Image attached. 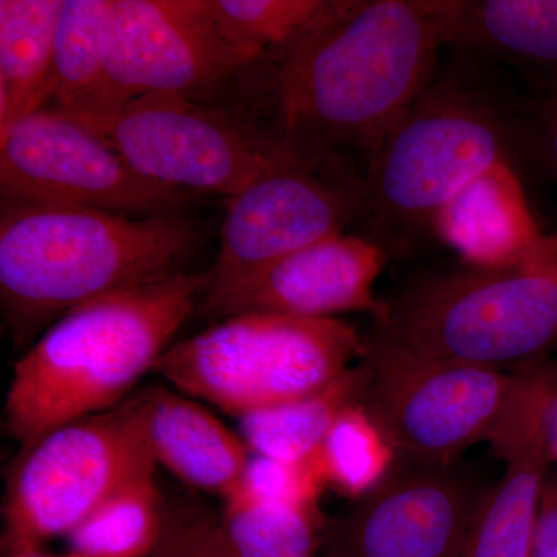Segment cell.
Listing matches in <instances>:
<instances>
[{"instance_id": "cell-1", "label": "cell", "mask_w": 557, "mask_h": 557, "mask_svg": "<svg viewBox=\"0 0 557 557\" xmlns=\"http://www.w3.org/2000/svg\"><path fill=\"white\" fill-rule=\"evenodd\" d=\"M443 46L434 0H351L281 61L259 65L267 127L325 161L368 164L437 75Z\"/></svg>"}, {"instance_id": "cell-2", "label": "cell", "mask_w": 557, "mask_h": 557, "mask_svg": "<svg viewBox=\"0 0 557 557\" xmlns=\"http://www.w3.org/2000/svg\"><path fill=\"white\" fill-rule=\"evenodd\" d=\"M197 244L185 215L131 218L2 196L0 302L14 343L90 300L180 273Z\"/></svg>"}, {"instance_id": "cell-3", "label": "cell", "mask_w": 557, "mask_h": 557, "mask_svg": "<svg viewBox=\"0 0 557 557\" xmlns=\"http://www.w3.org/2000/svg\"><path fill=\"white\" fill-rule=\"evenodd\" d=\"M208 287L209 273L180 271L58 319L14 364L5 399L11 437L28 449L50 432L129 398Z\"/></svg>"}, {"instance_id": "cell-4", "label": "cell", "mask_w": 557, "mask_h": 557, "mask_svg": "<svg viewBox=\"0 0 557 557\" xmlns=\"http://www.w3.org/2000/svg\"><path fill=\"white\" fill-rule=\"evenodd\" d=\"M467 69L437 72L366 164L361 218L368 237L386 249L434 237L435 220L454 197L512 164L507 108Z\"/></svg>"}, {"instance_id": "cell-5", "label": "cell", "mask_w": 557, "mask_h": 557, "mask_svg": "<svg viewBox=\"0 0 557 557\" xmlns=\"http://www.w3.org/2000/svg\"><path fill=\"white\" fill-rule=\"evenodd\" d=\"M376 335L440 359L507 370L557 344V248L511 269L418 281L392 300Z\"/></svg>"}, {"instance_id": "cell-6", "label": "cell", "mask_w": 557, "mask_h": 557, "mask_svg": "<svg viewBox=\"0 0 557 557\" xmlns=\"http://www.w3.org/2000/svg\"><path fill=\"white\" fill-rule=\"evenodd\" d=\"M366 338L341 318L239 314L172 344L156 372L242 418L317 394L354 368Z\"/></svg>"}, {"instance_id": "cell-7", "label": "cell", "mask_w": 557, "mask_h": 557, "mask_svg": "<svg viewBox=\"0 0 557 557\" xmlns=\"http://www.w3.org/2000/svg\"><path fill=\"white\" fill-rule=\"evenodd\" d=\"M141 394L73 421L28 449L11 472L3 500V555L67 537L116 491L156 471Z\"/></svg>"}, {"instance_id": "cell-8", "label": "cell", "mask_w": 557, "mask_h": 557, "mask_svg": "<svg viewBox=\"0 0 557 557\" xmlns=\"http://www.w3.org/2000/svg\"><path fill=\"white\" fill-rule=\"evenodd\" d=\"M72 116L104 138L143 177L225 200L271 168L306 156L267 126L189 98L148 95Z\"/></svg>"}, {"instance_id": "cell-9", "label": "cell", "mask_w": 557, "mask_h": 557, "mask_svg": "<svg viewBox=\"0 0 557 557\" xmlns=\"http://www.w3.org/2000/svg\"><path fill=\"white\" fill-rule=\"evenodd\" d=\"M362 361L370 416L397 453L437 468L490 442L519 384L518 372L426 357L376 333Z\"/></svg>"}, {"instance_id": "cell-10", "label": "cell", "mask_w": 557, "mask_h": 557, "mask_svg": "<svg viewBox=\"0 0 557 557\" xmlns=\"http://www.w3.org/2000/svg\"><path fill=\"white\" fill-rule=\"evenodd\" d=\"M2 196L131 215H183L197 194L143 177L79 120L46 108L0 132Z\"/></svg>"}, {"instance_id": "cell-11", "label": "cell", "mask_w": 557, "mask_h": 557, "mask_svg": "<svg viewBox=\"0 0 557 557\" xmlns=\"http://www.w3.org/2000/svg\"><path fill=\"white\" fill-rule=\"evenodd\" d=\"M332 161H284L225 200L220 247L203 302L220 298L276 260L343 234L361 218L362 178Z\"/></svg>"}, {"instance_id": "cell-12", "label": "cell", "mask_w": 557, "mask_h": 557, "mask_svg": "<svg viewBox=\"0 0 557 557\" xmlns=\"http://www.w3.org/2000/svg\"><path fill=\"white\" fill-rule=\"evenodd\" d=\"M102 50L108 108L148 95L200 101L260 64L222 38L205 0H109Z\"/></svg>"}, {"instance_id": "cell-13", "label": "cell", "mask_w": 557, "mask_h": 557, "mask_svg": "<svg viewBox=\"0 0 557 557\" xmlns=\"http://www.w3.org/2000/svg\"><path fill=\"white\" fill-rule=\"evenodd\" d=\"M386 262L387 249L379 242L336 234L276 260L203 302V310L220 321L252 313L310 319L366 313L379 324L387 304L376 298L375 284Z\"/></svg>"}, {"instance_id": "cell-14", "label": "cell", "mask_w": 557, "mask_h": 557, "mask_svg": "<svg viewBox=\"0 0 557 557\" xmlns=\"http://www.w3.org/2000/svg\"><path fill=\"white\" fill-rule=\"evenodd\" d=\"M479 498L445 471L386 482L348 522L344 557H457Z\"/></svg>"}, {"instance_id": "cell-15", "label": "cell", "mask_w": 557, "mask_h": 557, "mask_svg": "<svg viewBox=\"0 0 557 557\" xmlns=\"http://www.w3.org/2000/svg\"><path fill=\"white\" fill-rule=\"evenodd\" d=\"M434 237L474 269H511L557 248L542 233L512 164L487 172L446 205Z\"/></svg>"}, {"instance_id": "cell-16", "label": "cell", "mask_w": 557, "mask_h": 557, "mask_svg": "<svg viewBox=\"0 0 557 557\" xmlns=\"http://www.w3.org/2000/svg\"><path fill=\"white\" fill-rule=\"evenodd\" d=\"M520 383L490 442L507 461L500 480L479 498L457 557H528L539 494L548 463L531 428Z\"/></svg>"}, {"instance_id": "cell-17", "label": "cell", "mask_w": 557, "mask_h": 557, "mask_svg": "<svg viewBox=\"0 0 557 557\" xmlns=\"http://www.w3.org/2000/svg\"><path fill=\"white\" fill-rule=\"evenodd\" d=\"M443 44L557 89V0H434Z\"/></svg>"}, {"instance_id": "cell-18", "label": "cell", "mask_w": 557, "mask_h": 557, "mask_svg": "<svg viewBox=\"0 0 557 557\" xmlns=\"http://www.w3.org/2000/svg\"><path fill=\"white\" fill-rule=\"evenodd\" d=\"M139 394L146 435L157 463L190 487L225 500L233 496L251 457L244 440L188 395L164 387Z\"/></svg>"}, {"instance_id": "cell-19", "label": "cell", "mask_w": 557, "mask_h": 557, "mask_svg": "<svg viewBox=\"0 0 557 557\" xmlns=\"http://www.w3.org/2000/svg\"><path fill=\"white\" fill-rule=\"evenodd\" d=\"M64 0H0V132L49 108Z\"/></svg>"}, {"instance_id": "cell-20", "label": "cell", "mask_w": 557, "mask_h": 557, "mask_svg": "<svg viewBox=\"0 0 557 557\" xmlns=\"http://www.w3.org/2000/svg\"><path fill=\"white\" fill-rule=\"evenodd\" d=\"M351 0H205L222 38L270 65L332 24ZM258 65V67H259Z\"/></svg>"}, {"instance_id": "cell-21", "label": "cell", "mask_w": 557, "mask_h": 557, "mask_svg": "<svg viewBox=\"0 0 557 557\" xmlns=\"http://www.w3.org/2000/svg\"><path fill=\"white\" fill-rule=\"evenodd\" d=\"M368 366L354 368L317 394L239 418L240 434L256 456L299 460L317 453L343 410L364 399Z\"/></svg>"}, {"instance_id": "cell-22", "label": "cell", "mask_w": 557, "mask_h": 557, "mask_svg": "<svg viewBox=\"0 0 557 557\" xmlns=\"http://www.w3.org/2000/svg\"><path fill=\"white\" fill-rule=\"evenodd\" d=\"M109 0H64L54 40L53 94L49 108L87 115L108 108L104 33Z\"/></svg>"}, {"instance_id": "cell-23", "label": "cell", "mask_w": 557, "mask_h": 557, "mask_svg": "<svg viewBox=\"0 0 557 557\" xmlns=\"http://www.w3.org/2000/svg\"><path fill=\"white\" fill-rule=\"evenodd\" d=\"M168 505L156 471L116 491L69 534V553L78 557H150L159 547Z\"/></svg>"}, {"instance_id": "cell-24", "label": "cell", "mask_w": 557, "mask_h": 557, "mask_svg": "<svg viewBox=\"0 0 557 557\" xmlns=\"http://www.w3.org/2000/svg\"><path fill=\"white\" fill-rule=\"evenodd\" d=\"M397 454L366 406L358 403L341 412L313 457L325 485L346 497L366 498L386 483Z\"/></svg>"}, {"instance_id": "cell-25", "label": "cell", "mask_w": 557, "mask_h": 557, "mask_svg": "<svg viewBox=\"0 0 557 557\" xmlns=\"http://www.w3.org/2000/svg\"><path fill=\"white\" fill-rule=\"evenodd\" d=\"M219 523L233 557H314L321 518L318 508L234 494L226 498Z\"/></svg>"}, {"instance_id": "cell-26", "label": "cell", "mask_w": 557, "mask_h": 557, "mask_svg": "<svg viewBox=\"0 0 557 557\" xmlns=\"http://www.w3.org/2000/svg\"><path fill=\"white\" fill-rule=\"evenodd\" d=\"M325 487L313 454L299 460L251 454L234 494L269 504L318 508Z\"/></svg>"}, {"instance_id": "cell-27", "label": "cell", "mask_w": 557, "mask_h": 557, "mask_svg": "<svg viewBox=\"0 0 557 557\" xmlns=\"http://www.w3.org/2000/svg\"><path fill=\"white\" fill-rule=\"evenodd\" d=\"M150 557H233L219 520L200 507L168 509L163 536Z\"/></svg>"}, {"instance_id": "cell-28", "label": "cell", "mask_w": 557, "mask_h": 557, "mask_svg": "<svg viewBox=\"0 0 557 557\" xmlns=\"http://www.w3.org/2000/svg\"><path fill=\"white\" fill-rule=\"evenodd\" d=\"M520 388L539 448L549 468H557V368L541 359L519 369Z\"/></svg>"}, {"instance_id": "cell-29", "label": "cell", "mask_w": 557, "mask_h": 557, "mask_svg": "<svg viewBox=\"0 0 557 557\" xmlns=\"http://www.w3.org/2000/svg\"><path fill=\"white\" fill-rule=\"evenodd\" d=\"M528 557H557V468L548 469L539 494Z\"/></svg>"}, {"instance_id": "cell-30", "label": "cell", "mask_w": 557, "mask_h": 557, "mask_svg": "<svg viewBox=\"0 0 557 557\" xmlns=\"http://www.w3.org/2000/svg\"><path fill=\"white\" fill-rule=\"evenodd\" d=\"M530 134L539 156L557 180V89L541 91L531 115Z\"/></svg>"}, {"instance_id": "cell-31", "label": "cell", "mask_w": 557, "mask_h": 557, "mask_svg": "<svg viewBox=\"0 0 557 557\" xmlns=\"http://www.w3.org/2000/svg\"><path fill=\"white\" fill-rule=\"evenodd\" d=\"M3 557H78L72 555V553H65V555H47V553L40 552V549H27V552L10 553Z\"/></svg>"}]
</instances>
